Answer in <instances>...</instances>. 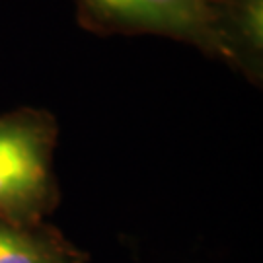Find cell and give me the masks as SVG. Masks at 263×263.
Here are the masks:
<instances>
[{
    "label": "cell",
    "mask_w": 263,
    "mask_h": 263,
    "mask_svg": "<svg viewBox=\"0 0 263 263\" xmlns=\"http://www.w3.org/2000/svg\"><path fill=\"white\" fill-rule=\"evenodd\" d=\"M57 121L49 111L22 107L0 115V218L37 224L55 207Z\"/></svg>",
    "instance_id": "obj_1"
},
{
    "label": "cell",
    "mask_w": 263,
    "mask_h": 263,
    "mask_svg": "<svg viewBox=\"0 0 263 263\" xmlns=\"http://www.w3.org/2000/svg\"><path fill=\"white\" fill-rule=\"evenodd\" d=\"M80 26L102 35L151 33L218 57L209 0H74Z\"/></svg>",
    "instance_id": "obj_2"
},
{
    "label": "cell",
    "mask_w": 263,
    "mask_h": 263,
    "mask_svg": "<svg viewBox=\"0 0 263 263\" xmlns=\"http://www.w3.org/2000/svg\"><path fill=\"white\" fill-rule=\"evenodd\" d=\"M218 59L259 84L263 74V0H209Z\"/></svg>",
    "instance_id": "obj_3"
},
{
    "label": "cell",
    "mask_w": 263,
    "mask_h": 263,
    "mask_svg": "<svg viewBox=\"0 0 263 263\" xmlns=\"http://www.w3.org/2000/svg\"><path fill=\"white\" fill-rule=\"evenodd\" d=\"M80 259L74 248L55 232L0 218V263H80Z\"/></svg>",
    "instance_id": "obj_4"
}]
</instances>
